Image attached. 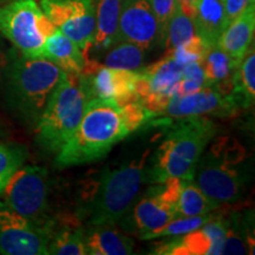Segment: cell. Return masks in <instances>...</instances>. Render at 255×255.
I'll return each mask as SVG.
<instances>
[{
  "mask_svg": "<svg viewBox=\"0 0 255 255\" xmlns=\"http://www.w3.org/2000/svg\"><path fill=\"white\" fill-rule=\"evenodd\" d=\"M149 151L119 168L104 169L81 194L76 216L89 226L117 225L128 214L146 182Z\"/></svg>",
  "mask_w": 255,
  "mask_h": 255,
  "instance_id": "1",
  "label": "cell"
},
{
  "mask_svg": "<svg viewBox=\"0 0 255 255\" xmlns=\"http://www.w3.org/2000/svg\"><path fill=\"white\" fill-rule=\"evenodd\" d=\"M130 131L119 104L113 100L94 97L69 141L57 152L56 167H75L103 158Z\"/></svg>",
  "mask_w": 255,
  "mask_h": 255,
  "instance_id": "2",
  "label": "cell"
},
{
  "mask_svg": "<svg viewBox=\"0 0 255 255\" xmlns=\"http://www.w3.org/2000/svg\"><path fill=\"white\" fill-rule=\"evenodd\" d=\"M63 72L44 57L30 58L11 51L2 78L9 109L27 126L36 128Z\"/></svg>",
  "mask_w": 255,
  "mask_h": 255,
  "instance_id": "3",
  "label": "cell"
},
{
  "mask_svg": "<svg viewBox=\"0 0 255 255\" xmlns=\"http://www.w3.org/2000/svg\"><path fill=\"white\" fill-rule=\"evenodd\" d=\"M178 121L159 145L154 165L146 170L149 182L163 183L171 177L194 180L197 162L214 138L216 126L208 117Z\"/></svg>",
  "mask_w": 255,
  "mask_h": 255,
  "instance_id": "4",
  "label": "cell"
},
{
  "mask_svg": "<svg viewBox=\"0 0 255 255\" xmlns=\"http://www.w3.org/2000/svg\"><path fill=\"white\" fill-rule=\"evenodd\" d=\"M92 98L87 76L63 72L36 127L39 144L47 151L58 152L77 129Z\"/></svg>",
  "mask_w": 255,
  "mask_h": 255,
  "instance_id": "5",
  "label": "cell"
},
{
  "mask_svg": "<svg viewBox=\"0 0 255 255\" xmlns=\"http://www.w3.org/2000/svg\"><path fill=\"white\" fill-rule=\"evenodd\" d=\"M244 159V148L235 139H216L197 162L195 183L220 207L237 203L245 194L244 175L237 169Z\"/></svg>",
  "mask_w": 255,
  "mask_h": 255,
  "instance_id": "6",
  "label": "cell"
},
{
  "mask_svg": "<svg viewBox=\"0 0 255 255\" xmlns=\"http://www.w3.org/2000/svg\"><path fill=\"white\" fill-rule=\"evenodd\" d=\"M56 30L36 0H12L0 6V32L25 57H43L46 38Z\"/></svg>",
  "mask_w": 255,
  "mask_h": 255,
  "instance_id": "7",
  "label": "cell"
},
{
  "mask_svg": "<svg viewBox=\"0 0 255 255\" xmlns=\"http://www.w3.org/2000/svg\"><path fill=\"white\" fill-rule=\"evenodd\" d=\"M2 202L24 218L51 231L49 212V173L38 165L20 167L0 194Z\"/></svg>",
  "mask_w": 255,
  "mask_h": 255,
  "instance_id": "8",
  "label": "cell"
},
{
  "mask_svg": "<svg viewBox=\"0 0 255 255\" xmlns=\"http://www.w3.org/2000/svg\"><path fill=\"white\" fill-rule=\"evenodd\" d=\"M182 178L171 177L163 183H156L145 195L135 201L128 214L121 220V225L130 233H145L155 231L170 220L176 218L175 206L183 184Z\"/></svg>",
  "mask_w": 255,
  "mask_h": 255,
  "instance_id": "9",
  "label": "cell"
},
{
  "mask_svg": "<svg viewBox=\"0 0 255 255\" xmlns=\"http://www.w3.org/2000/svg\"><path fill=\"white\" fill-rule=\"evenodd\" d=\"M40 7L57 30L75 41L87 55L96 32L94 0H40Z\"/></svg>",
  "mask_w": 255,
  "mask_h": 255,
  "instance_id": "10",
  "label": "cell"
},
{
  "mask_svg": "<svg viewBox=\"0 0 255 255\" xmlns=\"http://www.w3.org/2000/svg\"><path fill=\"white\" fill-rule=\"evenodd\" d=\"M50 232L0 201V254L46 255Z\"/></svg>",
  "mask_w": 255,
  "mask_h": 255,
  "instance_id": "11",
  "label": "cell"
},
{
  "mask_svg": "<svg viewBox=\"0 0 255 255\" xmlns=\"http://www.w3.org/2000/svg\"><path fill=\"white\" fill-rule=\"evenodd\" d=\"M227 226L228 215L214 212L213 218L202 227L161 242L150 253L158 255L222 254Z\"/></svg>",
  "mask_w": 255,
  "mask_h": 255,
  "instance_id": "12",
  "label": "cell"
},
{
  "mask_svg": "<svg viewBox=\"0 0 255 255\" xmlns=\"http://www.w3.org/2000/svg\"><path fill=\"white\" fill-rule=\"evenodd\" d=\"M120 41L135 44L145 52L161 43L158 21L150 0H122L117 43Z\"/></svg>",
  "mask_w": 255,
  "mask_h": 255,
  "instance_id": "13",
  "label": "cell"
},
{
  "mask_svg": "<svg viewBox=\"0 0 255 255\" xmlns=\"http://www.w3.org/2000/svg\"><path fill=\"white\" fill-rule=\"evenodd\" d=\"M239 110L231 96H225L214 87H206L190 95H174L162 116L171 120L190 117H233Z\"/></svg>",
  "mask_w": 255,
  "mask_h": 255,
  "instance_id": "14",
  "label": "cell"
},
{
  "mask_svg": "<svg viewBox=\"0 0 255 255\" xmlns=\"http://www.w3.org/2000/svg\"><path fill=\"white\" fill-rule=\"evenodd\" d=\"M82 73L89 79L92 97L113 100L119 105L138 100L135 85L139 72L108 68L96 60H87Z\"/></svg>",
  "mask_w": 255,
  "mask_h": 255,
  "instance_id": "15",
  "label": "cell"
},
{
  "mask_svg": "<svg viewBox=\"0 0 255 255\" xmlns=\"http://www.w3.org/2000/svg\"><path fill=\"white\" fill-rule=\"evenodd\" d=\"M255 31V5L232 20L220 36L216 46L233 59L241 63L251 50Z\"/></svg>",
  "mask_w": 255,
  "mask_h": 255,
  "instance_id": "16",
  "label": "cell"
},
{
  "mask_svg": "<svg viewBox=\"0 0 255 255\" xmlns=\"http://www.w3.org/2000/svg\"><path fill=\"white\" fill-rule=\"evenodd\" d=\"M84 242L91 255H127L133 250L132 239L120 232L116 225L89 226Z\"/></svg>",
  "mask_w": 255,
  "mask_h": 255,
  "instance_id": "17",
  "label": "cell"
},
{
  "mask_svg": "<svg viewBox=\"0 0 255 255\" xmlns=\"http://www.w3.org/2000/svg\"><path fill=\"white\" fill-rule=\"evenodd\" d=\"M43 57L56 64L62 71L76 75H81L88 60L81 47L59 30L46 38Z\"/></svg>",
  "mask_w": 255,
  "mask_h": 255,
  "instance_id": "18",
  "label": "cell"
},
{
  "mask_svg": "<svg viewBox=\"0 0 255 255\" xmlns=\"http://www.w3.org/2000/svg\"><path fill=\"white\" fill-rule=\"evenodd\" d=\"M94 2L96 32L91 49L96 53H103L117 43L122 0H94Z\"/></svg>",
  "mask_w": 255,
  "mask_h": 255,
  "instance_id": "19",
  "label": "cell"
},
{
  "mask_svg": "<svg viewBox=\"0 0 255 255\" xmlns=\"http://www.w3.org/2000/svg\"><path fill=\"white\" fill-rule=\"evenodd\" d=\"M201 65L209 87H214L225 96L232 95L233 77L240 63L215 45L207 51Z\"/></svg>",
  "mask_w": 255,
  "mask_h": 255,
  "instance_id": "20",
  "label": "cell"
},
{
  "mask_svg": "<svg viewBox=\"0 0 255 255\" xmlns=\"http://www.w3.org/2000/svg\"><path fill=\"white\" fill-rule=\"evenodd\" d=\"M84 235L85 229L82 227L77 216L63 222L53 220L50 231L47 254L87 255Z\"/></svg>",
  "mask_w": 255,
  "mask_h": 255,
  "instance_id": "21",
  "label": "cell"
},
{
  "mask_svg": "<svg viewBox=\"0 0 255 255\" xmlns=\"http://www.w3.org/2000/svg\"><path fill=\"white\" fill-rule=\"evenodd\" d=\"M193 21L197 36L207 45L215 46L227 26L223 0H197Z\"/></svg>",
  "mask_w": 255,
  "mask_h": 255,
  "instance_id": "22",
  "label": "cell"
},
{
  "mask_svg": "<svg viewBox=\"0 0 255 255\" xmlns=\"http://www.w3.org/2000/svg\"><path fill=\"white\" fill-rule=\"evenodd\" d=\"M232 98L239 109H248L255 98V53L252 49L241 60L233 77Z\"/></svg>",
  "mask_w": 255,
  "mask_h": 255,
  "instance_id": "23",
  "label": "cell"
},
{
  "mask_svg": "<svg viewBox=\"0 0 255 255\" xmlns=\"http://www.w3.org/2000/svg\"><path fill=\"white\" fill-rule=\"evenodd\" d=\"M221 208L197 187L194 180H184L178 195L175 212L176 218L205 215Z\"/></svg>",
  "mask_w": 255,
  "mask_h": 255,
  "instance_id": "24",
  "label": "cell"
},
{
  "mask_svg": "<svg viewBox=\"0 0 255 255\" xmlns=\"http://www.w3.org/2000/svg\"><path fill=\"white\" fill-rule=\"evenodd\" d=\"M103 65L114 69L139 71L144 64L145 51L128 41H120L107 51Z\"/></svg>",
  "mask_w": 255,
  "mask_h": 255,
  "instance_id": "25",
  "label": "cell"
},
{
  "mask_svg": "<svg viewBox=\"0 0 255 255\" xmlns=\"http://www.w3.org/2000/svg\"><path fill=\"white\" fill-rule=\"evenodd\" d=\"M195 36L197 34L193 19L183 13L180 7H177L164 31L162 43L165 46V56L173 52L177 46L193 39Z\"/></svg>",
  "mask_w": 255,
  "mask_h": 255,
  "instance_id": "26",
  "label": "cell"
},
{
  "mask_svg": "<svg viewBox=\"0 0 255 255\" xmlns=\"http://www.w3.org/2000/svg\"><path fill=\"white\" fill-rule=\"evenodd\" d=\"M214 212L208 213V214L205 215L175 218L170 220L168 223H165L164 226H162V227L155 229V231L139 235V239H142V240H152V239L164 237H177V235H182L186 234V233L196 231L197 228L202 227L205 223L208 222L213 218Z\"/></svg>",
  "mask_w": 255,
  "mask_h": 255,
  "instance_id": "27",
  "label": "cell"
},
{
  "mask_svg": "<svg viewBox=\"0 0 255 255\" xmlns=\"http://www.w3.org/2000/svg\"><path fill=\"white\" fill-rule=\"evenodd\" d=\"M26 152L23 146L0 144V194L19 168L23 167Z\"/></svg>",
  "mask_w": 255,
  "mask_h": 255,
  "instance_id": "28",
  "label": "cell"
},
{
  "mask_svg": "<svg viewBox=\"0 0 255 255\" xmlns=\"http://www.w3.org/2000/svg\"><path fill=\"white\" fill-rule=\"evenodd\" d=\"M210 47L212 46L207 45L199 36H195L193 39L177 46L168 57H171L181 66H184L191 62H201Z\"/></svg>",
  "mask_w": 255,
  "mask_h": 255,
  "instance_id": "29",
  "label": "cell"
},
{
  "mask_svg": "<svg viewBox=\"0 0 255 255\" xmlns=\"http://www.w3.org/2000/svg\"><path fill=\"white\" fill-rule=\"evenodd\" d=\"M121 108V113H122L124 123L130 132L135 131L139 127H142L146 121L154 117V115L149 113L145 109L139 100L127 102L122 105H119Z\"/></svg>",
  "mask_w": 255,
  "mask_h": 255,
  "instance_id": "30",
  "label": "cell"
},
{
  "mask_svg": "<svg viewBox=\"0 0 255 255\" xmlns=\"http://www.w3.org/2000/svg\"><path fill=\"white\" fill-rule=\"evenodd\" d=\"M151 7L154 9V13L157 18L159 36H161V43L163 41L165 27L173 17V14L178 7L177 0H150Z\"/></svg>",
  "mask_w": 255,
  "mask_h": 255,
  "instance_id": "31",
  "label": "cell"
},
{
  "mask_svg": "<svg viewBox=\"0 0 255 255\" xmlns=\"http://www.w3.org/2000/svg\"><path fill=\"white\" fill-rule=\"evenodd\" d=\"M227 25L254 4V0H223Z\"/></svg>",
  "mask_w": 255,
  "mask_h": 255,
  "instance_id": "32",
  "label": "cell"
},
{
  "mask_svg": "<svg viewBox=\"0 0 255 255\" xmlns=\"http://www.w3.org/2000/svg\"><path fill=\"white\" fill-rule=\"evenodd\" d=\"M196 4L197 0H177V5L181 8V11L191 19H193V15L195 13Z\"/></svg>",
  "mask_w": 255,
  "mask_h": 255,
  "instance_id": "33",
  "label": "cell"
},
{
  "mask_svg": "<svg viewBox=\"0 0 255 255\" xmlns=\"http://www.w3.org/2000/svg\"><path fill=\"white\" fill-rule=\"evenodd\" d=\"M8 63V53H6L4 49H2L1 44H0V81H2L4 78L5 69L7 66Z\"/></svg>",
  "mask_w": 255,
  "mask_h": 255,
  "instance_id": "34",
  "label": "cell"
},
{
  "mask_svg": "<svg viewBox=\"0 0 255 255\" xmlns=\"http://www.w3.org/2000/svg\"><path fill=\"white\" fill-rule=\"evenodd\" d=\"M1 1H4V0H0V2H1Z\"/></svg>",
  "mask_w": 255,
  "mask_h": 255,
  "instance_id": "35",
  "label": "cell"
}]
</instances>
